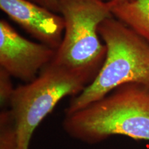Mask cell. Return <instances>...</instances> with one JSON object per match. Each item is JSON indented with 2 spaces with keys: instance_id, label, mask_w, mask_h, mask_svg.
I'll use <instances>...</instances> for the list:
<instances>
[{
  "instance_id": "obj_2",
  "label": "cell",
  "mask_w": 149,
  "mask_h": 149,
  "mask_svg": "<svg viewBox=\"0 0 149 149\" xmlns=\"http://www.w3.org/2000/svg\"><path fill=\"white\" fill-rule=\"evenodd\" d=\"M98 31L107 47L105 60L93 82L71 97L64 115L84 109L122 84L149 86V43L113 16L102 22Z\"/></svg>"
},
{
  "instance_id": "obj_4",
  "label": "cell",
  "mask_w": 149,
  "mask_h": 149,
  "mask_svg": "<svg viewBox=\"0 0 149 149\" xmlns=\"http://www.w3.org/2000/svg\"><path fill=\"white\" fill-rule=\"evenodd\" d=\"M59 13L64 20L62 42L53 61L72 70L97 75L107 55L99 26L113 17V3L102 0H58Z\"/></svg>"
},
{
  "instance_id": "obj_10",
  "label": "cell",
  "mask_w": 149,
  "mask_h": 149,
  "mask_svg": "<svg viewBox=\"0 0 149 149\" xmlns=\"http://www.w3.org/2000/svg\"><path fill=\"white\" fill-rule=\"evenodd\" d=\"M29 1L45 7L48 10L56 13H59L58 0H29Z\"/></svg>"
},
{
  "instance_id": "obj_1",
  "label": "cell",
  "mask_w": 149,
  "mask_h": 149,
  "mask_svg": "<svg viewBox=\"0 0 149 149\" xmlns=\"http://www.w3.org/2000/svg\"><path fill=\"white\" fill-rule=\"evenodd\" d=\"M62 127L72 139L90 145L115 135L149 141V86L121 85L84 109L64 115Z\"/></svg>"
},
{
  "instance_id": "obj_8",
  "label": "cell",
  "mask_w": 149,
  "mask_h": 149,
  "mask_svg": "<svg viewBox=\"0 0 149 149\" xmlns=\"http://www.w3.org/2000/svg\"><path fill=\"white\" fill-rule=\"evenodd\" d=\"M0 149H17L16 134L9 110L0 113Z\"/></svg>"
},
{
  "instance_id": "obj_3",
  "label": "cell",
  "mask_w": 149,
  "mask_h": 149,
  "mask_svg": "<svg viewBox=\"0 0 149 149\" xmlns=\"http://www.w3.org/2000/svg\"><path fill=\"white\" fill-rule=\"evenodd\" d=\"M96 77L51 61L34 80L16 87L8 110L15 130L17 149H30L35 130L55 106L67 96H77Z\"/></svg>"
},
{
  "instance_id": "obj_11",
  "label": "cell",
  "mask_w": 149,
  "mask_h": 149,
  "mask_svg": "<svg viewBox=\"0 0 149 149\" xmlns=\"http://www.w3.org/2000/svg\"><path fill=\"white\" fill-rule=\"evenodd\" d=\"M104 1L107 2H113V3H126L133 1V0H102Z\"/></svg>"
},
{
  "instance_id": "obj_6",
  "label": "cell",
  "mask_w": 149,
  "mask_h": 149,
  "mask_svg": "<svg viewBox=\"0 0 149 149\" xmlns=\"http://www.w3.org/2000/svg\"><path fill=\"white\" fill-rule=\"evenodd\" d=\"M0 8L42 44L57 51L62 42V16L29 0H0Z\"/></svg>"
},
{
  "instance_id": "obj_7",
  "label": "cell",
  "mask_w": 149,
  "mask_h": 149,
  "mask_svg": "<svg viewBox=\"0 0 149 149\" xmlns=\"http://www.w3.org/2000/svg\"><path fill=\"white\" fill-rule=\"evenodd\" d=\"M113 3V16L133 29L149 43V0Z\"/></svg>"
},
{
  "instance_id": "obj_5",
  "label": "cell",
  "mask_w": 149,
  "mask_h": 149,
  "mask_svg": "<svg viewBox=\"0 0 149 149\" xmlns=\"http://www.w3.org/2000/svg\"><path fill=\"white\" fill-rule=\"evenodd\" d=\"M56 53L46 44L27 40L8 22L0 20V68L29 83L53 60Z\"/></svg>"
},
{
  "instance_id": "obj_9",
  "label": "cell",
  "mask_w": 149,
  "mask_h": 149,
  "mask_svg": "<svg viewBox=\"0 0 149 149\" xmlns=\"http://www.w3.org/2000/svg\"><path fill=\"white\" fill-rule=\"evenodd\" d=\"M12 76L6 70L0 68V105L3 109L10 105L15 88L11 80Z\"/></svg>"
}]
</instances>
